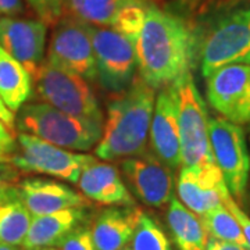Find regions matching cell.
Wrapping results in <instances>:
<instances>
[{
  "instance_id": "9",
  "label": "cell",
  "mask_w": 250,
  "mask_h": 250,
  "mask_svg": "<svg viewBox=\"0 0 250 250\" xmlns=\"http://www.w3.org/2000/svg\"><path fill=\"white\" fill-rule=\"evenodd\" d=\"M208 136L215 164L229 193L242 202L250 172V156L243 129L224 117H217L208 120Z\"/></svg>"
},
{
  "instance_id": "17",
  "label": "cell",
  "mask_w": 250,
  "mask_h": 250,
  "mask_svg": "<svg viewBox=\"0 0 250 250\" xmlns=\"http://www.w3.org/2000/svg\"><path fill=\"white\" fill-rule=\"evenodd\" d=\"M77 185L83 196L99 205L136 206L118 170L107 163L93 161L81 172Z\"/></svg>"
},
{
  "instance_id": "27",
  "label": "cell",
  "mask_w": 250,
  "mask_h": 250,
  "mask_svg": "<svg viewBox=\"0 0 250 250\" xmlns=\"http://www.w3.org/2000/svg\"><path fill=\"white\" fill-rule=\"evenodd\" d=\"M59 246L62 248L60 250H96L90 228L82 225L68 233Z\"/></svg>"
},
{
  "instance_id": "8",
  "label": "cell",
  "mask_w": 250,
  "mask_h": 250,
  "mask_svg": "<svg viewBox=\"0 0 250 250\" xmlns=\"http://www.w3.org/2000/svg\"><path fill=\"white\" fill-rule=\"evenodd\" d=\"M83 24L93 46L102 86L113 92L124 90L134 80L136 68L134 42L114 28Z\"/></svg>"
},
{
  "instance_id": "16",
  "label": "cell",
  "mask_w": 250,
  "mask_h": 250,
  "mask_svg": "<svg viewBox=\"0 0 250 250\" xmlns=\"http://www.w3.org/2000/svg\"><path fill=\"white\" fill-rule=\"evenodd\" d=\"M17 193L32 215H45L65 208H86L90 200L71 188L53 179H22Z\"/></svg>"
},
{
  "instance_id": "28",
  "label": "cell",
  "mask_w": 250,
  "mask_h": 250,
  "mask_svg": "<svg viewBox=\"0 0 250 250\" xmlns=\"http://www.w3.org/2000/svg\"><path fill=\"white\" fill-rule=\"evenodd\" d=\"M223 203L232 213L233 217L236 218L250 250V217L243 211V208H241V206L238 205V202L233 199L232 195L229 193V190H227L223 195Z\"/></svg>"
},
{
  "instance_id": "25",
  "label": "cell",
  "mask_w": 250,
  "mask_h": 250,
  "mask_svg": "<svg viewBox=\"0 0 250 250\" xmlns=\"http://www.w3.org/2000/svg\"><path fill=\"white\" fill-rule=\"evenodd\" d=\"M132 250H172L171 242L166 232L163 231L160 224L152 215L145 211L141 215L139 224L135 229L132 241Z\"/></svg>"
},
{
  "instance_id": "4",
  "label": "cell",
  "mask_w": 250,
  "mask_h": 250,
  "mask_svg": "<svg viewBox=\"0 0 250 250\" xmlns=\"http://www.w3.org/2000/svg\"><path fill=\"white\" fill-rule=\"evenodd\" d=\"M38 98L62 113L103 126V114L89 83L74 72L42 62L32 78Z\"/></svg>"
},
{
  "instance_id": "35",
  "label": "cell",
  "mask_w": 250,
  "mask_h": 250,
  "mask_svg": "<svg viewBox=\"0 0 250 250\" xmlns=\"http://www.w3.org/2000/svg\"><path fill=\"white\" fill-rule=\"evenodd\" d=\"M34 250H60L57 248H39V249H34Z\"/></svg>"
},
{
  "instance_id": "14",
  "label": "cell",
  "mask_w": 250,
  "mask_h": 250,
  "mask_svg": "<svg viewBox=\"0 0 250 250\" xmlns=\"http://www.w3.org/2000/svg\"><path fill=\"white\" fill-rule=\"evenodd\" d=\"M228 190L223 174L215 163L185 167L181 166L177 192L181 203L195 214L202 215L223 203V195Z\"/></svg>"
},
{
  "instance_id": "23",
  "label": "cell",
  "mask_w": 250,
  "mask_h": 250,
  "mask_svg": "<svg viewBox=\"0 0 250 250\" xmlns=\"http://www.w3.org/2000/svg\"><path fill=\"white\" fill-rule=\"evenodd\" d=\"M62 3L70 17L86 24L113 27L123 10L146 0H62Z\"/></svg>"
},
{
  "instance_id": "12",
  "label": "cell",
  "mask_w": 250,
  "mask_h": 250,
  "mask_svg": "<svg viewBox=\"0 0 250 250\" xmlns=\"http://www.w3.org/2000/svg\"><path fill=\"white\" fill-rule=\"evenodd\" d=\"M121 168L129 188L145 205L163 207L174 197L172 168L154 153L145 152L124 159Z\"/></svg>"
},
{
  "instance_id": "24",
  "label": "cell",
  "mask_w": 250,
  "mask_h": 250,
  "mask_svg": "<svg viewBox=\"0 0 250 250\" xmlns=\"http://www.w3.org/2000/svg\"><path fill=\"white\" fill-rule=\"evenodd\" d=\"M199 217L203 223L206 232L210 238L232 242V243L241 245L249 250L248 242L242 233L239 224L224 203L217 205L211 210L206 211L205 214L199 215Z\"/></svg>"
},
{
  "instance_id": "13",
  "label": "cell",
  "mask_w": 250,
  "mask_h": 250,
  "mask_svg": "<svg viewBox=\"0 0 250 250\" xmlns=\"http://www.w3.org/2000/svg\"><path fill=\"white\" fill-rule=\"evenodd\" d=\"M47 25L41 20L0 16V46L34 78L43 62Z\"/></svg>"
},
{
  "instance_id": "22",
  "label": "cell",
  "mask_w": 250,
  "mask_h": 250,
  "mask_svg": "<svg viewBox=\"0 0 250 250\" xmlns=\"http://www.w3.org/2000/svg\"><path fill=\"white\" fill-rule=\"evenodd\" d=\"M32 214L20 199L16 188L9 187L0 195V243L21 246Z\"/></svg>"
},
{
  "instance_id": "3",
  "label": "cell",
  "mask_w": 250,
  "mask_h": 250,
  "mask_svg": "<svg viewBox=\"0 0 250 250\" xmlns=\"http://www.w3.org/2000/svg\"><path fill=\"white\" fill-rule=\"evenodd\" d=\"M17 114V128L21 132L72 152L90 150L102 138L103 126L62 113L45 102L24 104Z\"/></svg>"
},
{
  "instance_id": "15",
  "label": "cell",
  "mask_w": 250,
  "mask_h": 250,
  "mask_svg": "<svg viewBox=\"0 0 250 250\" xmlns=\"http://www.w3.org/2000/svg\"><path fill=\"white\" fill-rule=\"evenodd\" d=\"M149 136L153 153L163 163L172 170L182 164L177 99L172 83L160 88L156 95Z\"/></svg>"
},
{
  "instance_id": "6",
  "label": "cell",
  "mask_w": 250,
  "mask_h": 250,
  "mask_svg": "<svg viewBox=\"0 0 250 250\" xmlns=\"http://www.w3.org/2000/svg\"><path fill=\"white\" fill-rule=\"evenodd\" d=\"M233 64H250V9L221 17L202 41L200 68L205 78Z\"/></svg>"
},
{
  "instance_id": "7",
  "label": "cell",
  "mask_w": 250,
  "mask_h": 250,
  "mask_svg": "<svg viewBox=\"0 0 250 250\" xmlns=\"http://www.w3.org/2000/svg\"><path fill=\"white\" fill-rule=\"evenodd\" d=\"M17 143L20 152L11 157V163L17 168L50 175L71 184H77L81 172L98 160L90 154L62 149L25 132L18 135Z\"/></svg>"
},
{
  "instance_id": "2",
  "label": "cell",
  "mask_w": 250,
  "mask_h": 250,
  "mask_svg": "<svg viewBox=\"0 0 250 250\" xmlns=\"http://www.w3.org/2000/svg\"><path fill=\"white\" fill-rule=\"evenodd\" d=\"M156 89L141 77H134L129 88L107 107L102 138L95 147L102 160H117L146 152Z\"/></svg>"
},
{
  "instance_id": "30",
  "label": "cell",
  "mask_w": 250,
  "mask_h": 250,
  "mask_svg": "<svg viewBox=\"0 0 250 250\" xmlns=\"http://www.w3.org/2000/svg\"><path fill=\"white\" fill-rule=\"evenodd\" d=\"M22 9L21 0H0V16H16Z\"/></svg>"
},
{
  "instance_id": "34",
  "label": "cell",
  "mask_w": 250,
  "mask_h": 250,
  "mask_svg": "<svg viewBox=\"0 0 250 250\" xmlns=\"http://www.w3.org/2000/svg\"><path fill=\"white\" fill-rule=\"evenodd\" d=\"M7 187H9V185H7V182H6L4 179L1 178V174H0V195H1L3 192H4V189H6Z\"/></svg>"
},
{
  "instance_id": "38",
  "label": "cell",
  "mask_w": 250,
  "mask_h": 250,
  "mask_svg": "<svg viewBox=\"0 0 250 250\" xmlns=\"http://www.w3.org/2000/svg\"><path fill=\"white\" fill-rule=\"evenodd\" d=\"M248 1H250V0H248Z\"/></svg>"
},
{
  "instance_id": "18",
  "label": "cell",
  "mask_w": 250,
  "mask_h": 250,
  "mask_svg": "<svg viewBox=\"0 0 250 250\" xmlns=\"http://www.w3.org/2000/svg\"><path fill=\"white\" fill-rule=\"evenodd\" d=\"M142 213L136 206L103 210L90 228L96 250H124L128 248Z\"/></svg>"
},
{
  "instance_id": "36",
  "label": "cell",
  "mask_w": 250,
  "mask_h": 250,
  "mask_svg": "<svg viewBox=\"0 0 250 250\" xmlns=\"http://www.w3.org/2000/svg\"><path fill=\"white\" fill-rule=\"evenodd\" d=\"M124 250H132V249H131V248H125Z\"/></svg>"
},
{
  "instance_id": "37",
  "label": "cell",
  "mask_w": 250,
  "mask_h": 250,
  "mask_svg": "<svg viewBox=\"0 0 250 250\" xmlns=\"http://www.w3.org/2000/svg\"><path fill=\"white\" fill-rule=\"evenodd\" d=\"M1 161H4V159H0V163H1Z\"/></svg>"
},
{
  "instance_id": "5",
  "label": "cell",
  "mask_w": 250,
  "mask_h": 250,
  "mask_svg": "<svg viewBox=\"0 0 250 250\" xmlns=\"http://www.w3.org/2000/svg\"><path fill=\"white\" fill-rule=\"evenodd\" d=\"M177 99L181 159L185 167L215 163L208 136L206 103L189 70L172 83Z\"/></svg>"
},
{
  "instance_id": "1",
  "label": "cell",
  "mask_w": 250,
  "mask_h": 250,
  "mask_svg": "<svg viewBox=\"0 0 250 250\" xmlns=\"http://www.w3.org/2000/svg\"><path fill=\"white\" fill-rule=\"evenodd\" d=\"M196 36L187 21L150 3L135 41L139 77L154 89L174 83L190 70Z\"/></svg>"
},
{
  "instance_id": "32",
  "label": "cell",
  "mask_w": 250,
  "mask_h": 250,
  "mask_svg": "<svg viewBox=\"0 0 250 250\" xmlns=\"http://www.w3.org/2000/svg\"><path fill=\"white\" fill-rule=\"evenodd\" d=\"M0 120L7 125L9 128L14 129L16 128V113H13L6 103L3 102V99L0 98Z\"/></svg>"
},
{
  "instance_id": "19",
  "label": "cell",
  "mask_w": 250,
  "mask_h": 250,
  "mask_svg": "<svg viewBox=\"0 0 250 250\" xmlns=\"http://www.w3.org/2000/svg\"><path fill=\"white\" fill-rule=\"evenodd\" d=\"M85 218L83 208H65L45 215H32L28 232L21 243L24 250L56 248Z\"/></svg>"
},
{
  "instance_id": "29",
  "label": "cell",
  "mask_w": 250,
  "mask_h": 250,
  "mask_svg": "<svg viewBox=\"0 0 250 250\" xmlns=\"http://www.w3.org/2000/svg\"><path fill=\"white\" fill-rule=\"evenodd\" d=\"M17 146V136L14 129L9 128L0 120V159H4L7 154H11Z\"/></svg>"
},
{
  "instance_id": "10",
  "label": "cell",
  "mask_w": 250,
  "mask_h": 250,
  "mask_svg": "<svg viewBox=\"0 0 250 250\" xmlns=\"http://www.w3.org/2000/svg\"><path fill=\"white\" fill-rule=\"evenodd\" d=\"M46 62L65 71L74 72L86 81L98 78L93 46L85 24L65 16L54 25Z\"/></svg>"
},
{
  "instance_id": "11",
  "label": "cell",
  "mask_w": 250,
  "mask_h": 250,
  "mask_svg": "<svg viewBox=\"0 0 250 250\" xmlns=\"http://www.w3.org/2000/svg\"><path fill=\"white\" fill-rule=\"evenodd\" d=\"M207 80V99L233 124H250V64L220 68Z\"/></svg>"
},
{
  "instance_id": "21",
  "label": "cell",
  "mask_w": 250,
  "mask_h": 250,
  "mask_svg": "<svg viewBox=\"0 0 250 250\" xmlns=\"http://www.w3.org/2000/svg\"><path fill=\"white\" fill-rule=\"evenodd\" d=\"M167 221L179 250H206L208 235L200 217L177 197H172L168 203Z\"/></svg>"
},
{
  "instance_id": "31",
  "label": "cell",
  "mask_w": 250,
  "mask_h": 250,
  "mask_svg": "<svg viewBox=\"0 0 250 250\" xmlns=\"http://www.w3.org/2000/svg\"><path fill=\"white\" fill-rule=\"evenodd\" d=\"M206 250H248L246 248H243L241 245H236L232 242H225L215 239V238H210L206 245Z\"/></svg>"
},
{
  "instance_id": "26",
  "label": "cell",
  "mask_w": 250,
  "mask_h": 250,
  "mask_svg": "<svg viewBox=\"0 0 250 250\" xmlns=\"http://www.w3.org/2000/svg\"><path fill=\"white\" fill-rule=\"evenodd\" d=\"M32 9L39 16V20L46 25H56L57 21L62 17V0H28Z\"/></svg>"
},
{
  "instance_id": "33",
  "label": "cell",
  "mask_w": 250,
  "mask_h": 250,
  "mask_svg": "<svg viewBox=\"0 0 250 250\" xmlns=\"http://www.w3.org/2000/svg\"><path fill=\"white\" fill-rule=\"evenodd\" d=\"M0 250H24L22 248L20 249L18 246H11V245H6V243H0Z\"/></svg>"
},
{
  "instance_id": "20",
  "label": "cell",
  "mask_w": 250,
  "mask_h": 250,
  "mask_svg": "<svg viewBox=\"0 0 250 250\" xmlns=\"http://www.w3.org/2000/svg\"><path fill=\"white\" fill-rule=\"evenodd\" d=\"M32 92V77L24 65L0 46V98L17 113Z\"/></svg>"
}]
</instances>
